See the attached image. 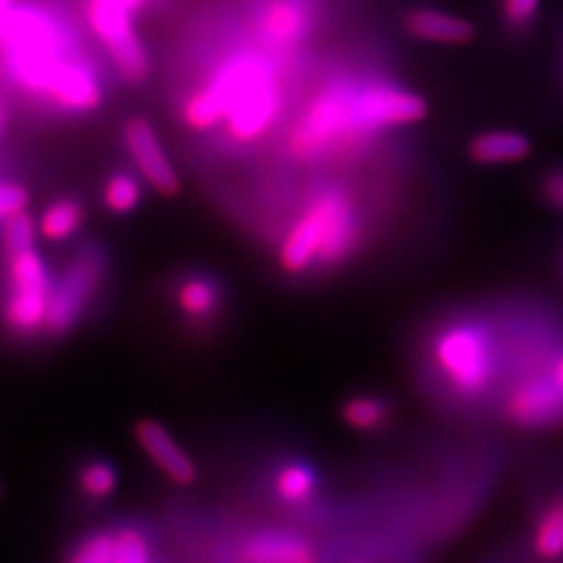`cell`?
Wrapping results in <instances>:
<instances>
[{
    "mask_svg": "<svg viewBox=\"0 0 563 563\" xmlns=\"http://www.w3.org/2000/svg\"><path fill=\"white\" fill-rule=\"evenodd\" d=\"M146 3L148 0H87L85 5L87 24L125 82L146 80L151 70L148 52L134 29V14Z\"/></svg>",
    "mask_w": 563,
    "mask_h": 563,
    "instance_id": "obj_6",
    "label": "cell"
},
{
    "mask_svg": "<svg viewBox=\"0 0 563 563\" xmlns=\"http://www.w3.org/2000/svg\"><path fill=\"white\" fill-rule=\"evenodd\" d=\"M507 418L519 428H544L563 418V393L552 376L519 380L505 399Z\"/></svg>",
    "mask_w": 563,
    "mask_h": 563,
    "instance_id": "obj_11",
    "label": "cell"
},
{
    "mask_svg": "<svg viewBox=\"0 0 563 563\" xmlns=\"http://www.w3.org/2000/svg\"><path fill=\"white\" fill-rule=\"evenodd\" d=\"M115 548H118V536L97 533L80 544L70 563H113Z\"/></svg>",
    "mask_w": 563,
    "mask_h": 563,
    "instance_id": "obj_26",
    "label": "cell"
},
{
    "mask_svg": "<svg viewBox=\"0 0 563 563\" xmlns=\"http://www.w3.org/2000/svg\"><path fill=\"white\" fill-rule=\"evenodd\" d=\"M390 409L380 397L357 395L343 404V420L357 432H374L385 426Z\"/></svg>",
    "mask_w": 563,
    "mask_h": 563,
    "instance_id": "obj_21",
    "label": "cell"
},
{
    "mask_svg": "<svg viewBox=\"0 0 563 563\" xmlns=\"http://www.w3.org/2000/svg\"><path fill=\"white\" fill-rule=\"evenodd\" d=\"M550 376H552V380L556 383L559 390L563 393V355L552 364V368H550Z\"/></svg>",
    "mask_w": 563,
    "mask_h": 563,
    "instance_id": "obj_30",
    "label": "cell"
},
{
    "mask_svg": "<svg viewBox=\"0 0 563 563\" xmlns=\"http://www.w3.org/2000/svg\"><path fill=\"white\" fill-rule=\"evenodd\" d=\"M357 111L366 132L416 125L428 115V103L420 95L390 82L357 87Z\"/></svg>",
    "mask_w": 563,
    "mask_h": 563,
    "instance_id": "obj_9",
    "label": "cell"
},
{
    "mask_svg": "<svg viewBox=\"0 0 563 563\" xmlns=\"http://www.w3.org/2000/svg\"><path fill=\"white\" fill-rule=\"evenodd\" d=\"M0 57L26 92L68 113H90L101 103L95 68L76 57L64 26L38 8H14Z\"/></svg>",
    "mask_w": 563,
    "mask_h": 563,
    "instance_id": "obj_1",
    "label": "cell"
},
{
    "mask_svg": "<svg viewBox=\"0 0 563 563\" xmlns=\"http://www.w3.org/2000/svg\"><path fill=\"white\" fill-rule=\"evenodd\" d=\"M14 8H16L14 0H0V49H3V41H5V33H8Z\"/></svg>",
    "mask_w": 563,
    "mask_h": 563,
    "instance_id": "obj_29",
    "label": "cell"
},
{
    "mask_svg": "<svg viewBox=\"0 0 563 563\" xmlns=\"http://www.w3.org/2000/svg\"><path fill=\"white\" fill-rule=\"evenodd\" d=\"M368 134L357 111V87L333 85L317 95L289 136V148L298 161L317 157Z\"/></svg>",
    "mask_w": 563,
    "mask_h": 563,
    "instance_id": "obj_4",
    "label": "cell"
},
{
    "mask_svg": "<svg viewBox=\"0 0 563 563\" xmlns=\"http://www.w3.org/2000/svg\"><path fill=\"white\" fill-rule=\"evenodd\" d=\"M3 132H5V111L0 109V136H3Z\"/></svg>",
    "mask_w": 563,
    "mask_h": 563,
    "instance_id": "obj_31",
    "label": "cell"
},
{
    "mask_svg": "<svg viewBox=\"0 0 563 563\" xmlns=\"http://www.w3.org/2000/svg\"><path fill=\"white\" fill-rule=\"evenodd\" d=\"M314 490H317V474L308 465L291 463L279 470L277 493L285 503H291V505L306 503Z\"/></svg>",
    "mask_w": 563,
    "mask_h": 563,
    "instance_id": "obj_22",
    "label": "cell"
},
{
    "mask_svg": "<svg viewBox=\"0 0 563 563\" xmlns=\"http://www.w3.org/2000/svg\"><path fill=\"white\" fill-rule=\"evenodd\" d=\"M467 153L484 167L515 165L531 155V141L517 130H486L470 141Z\"/></svg>",
    "mask_w": 563,
    "mask_h": 563,
    "instance_id": "obj_15",
    "label": "cell"
},
{
    "mask_svg": "<svg viewBox=\"0 0 563 563\" xmlns=\"http://www.w3.org/2000/svg\"><path fill=\"white\" fill-rule=\"evenodd\" d=\"M542 196L552 207L563 211V169H554L542 179Z\"/></svg>",
    "mask_w": 563,
    "mask_h": 563,
    "instance_id": "obj_28",
    "label": "cell"
},
{
    "mask_svg": "<svg viewBox=\"0 0 563 563\" xmlns=\"http://www.w3.org/2000/svg\"><path fill=\"white\" fill-rule=\"evenodd\" d=\"M312 26V16L301 0H273L261 12V38L275 49L301 45Z\"/></svg>",
    "mask_w": 563,
    "mask_h": 563,
    "instance_id": "obj_13",
    "label": "cell"
},
{
    "mask_svg": "<svg viewBox=\"0 0 563 563\" xmlns=\"http://www.w3.org/2000/svg\"><path fill=\"white\" fill-rule=\"evenodd\" d=\"M362 235L357 207L347 192L329 188L317 196L282 238L279 266L289 275H301L322 263L345 261L357 250Z\"/></svg>",
    "mask_w": 563,
    "mask_h": 563,
    "instance_id": "obj_3",
    "label": "cell"
},
{
    "mask_svg": "<svg viewBox=\"0 0 563 563\" xmlns=\"http://www.w3.org/2000/svg\"><path fill=\"white\" fill-rule=\"evenodd\" d=\"M29 207V192L24 186L12 181H0V221L24 214Z\"/></svg>",
    "mask_w": 563,
    "mask_h": 563,
    "instance_id": "obj_27",
    "label": "cell"
},
{
    "mask_svg": "<svg viewBox=\"0 0 563 563\" xmlns=\"http://www.w3.org/2000/svg\"><path fill=\"white\" fill-rule=\"evenodd\" d=\"M542 0H500V20L512 33H523L538 20Z\"/></svg>",
    "mask_w": 563,
    "mask_h": 563,
    "instance_id": "obj_25",
    "label": "cell"
},
{
    "mask_svg": "<svg viewBox=\"0 0 563 563\" xmlns=\"http://www.w3.org/2000/svg\"><path fill=\"white\" fill-rule=\"evenodd\" d=\"M122 141H125V148L136 167V174L155 192H161V196L167 198L174 196V192H179V174H176L172 161L165 153L161 136H157L148 120H128L125 130H122Z\"/></svg>",
    "mask_w": 563,
    "mask_h": 563,
    "instance_id": "obj_10",
    "label": "cell"
},
{
    "mask_svg": "<svg viewBox=\"0 0 563 563\" xmlns=\"http://www.w3.org/2000/svg\"><path fill=\"white\" fill-rule=\"evenodd\" d=\"M103 205L113 214H132V211L141 205L144 198V188H141V179L130 172H115L103 184Z\"/></svg>",
    "mask_w": 563,
    "mask_h": 563,
    "instance_id": "obj_20",
    "label": "cell"
},
{
    "mask_svg": "<svg viewBox=\"0 0 563 563\" xmlns=\"http://www.w3.org/2000/svg\"><path fill=\"white\" fill-rule=\"evenodd\" d=\"M176 306L190 320L205 322L217 314L221 306V289L217 287L214 279L205 275H190L176 289Z\"/></svg>",
    "mask_w": 563,
    "mask_h": 563,
    "instance_id": "obj_17",
    "label": "cell"
},
{
    "mask_svg": "<svg viewBox=\"0 0 563 563\" xmlns=\"http://www.w3.org/2000/svg\"><path fill=\"white\" fill-rule=\"evenodd\" d=\"M533 550L544 561L563 556V493L542 509L533 531Z\"/></svg>",
    "mask_w": 563,
    "mask_h": 563,
    "instance_id": "obj_18",
    "label": "cell"
},
{
    "mask_svg": "<svg viewBox=\"0 0 563 563\" xmlns=\"http://www.w3.org/2000/svg\"><path fill=\"white\" fill-rule=\"evenodd\" d=\"M434 368L461 397H482L496 374V352L488 331L463 322L449 327L432 347Z\"/></svg>",
    "mask_w": 563,
    "mask_h": 563,
    "instance_id": "obj_5",
    "label": "cell"
},
{
    "mask_svg": "<svg viewBox=\"0 0 563 563\" xmlns=\"http://www.w3.org/2000/svg\"><path fill=\"white\" fill-rule=\"evenodd\" d=\"M78 486L90 500H103L113 496L118 486V472L113 465L103 461L87 463L78 474Z\"/></svg>",
    "mask_w": 563,
    "mask_h": 563,
    "instance_id": "obj_23",
    "label": "cell"
},
{
    "mask_svg": "<svg viewBox=\"0 0 563 563\" xmlns=\"http://www.w3.org/2000/svg\"><path fill=\"white\" fill-rule=\"evenodd\" d=\"M82 225V207L76 200H57L45 207L38 219V231L47 242H66Z\"/></svg>",
    "mask_w": 563,
    "mask_h": 563,
    "instance_id": "obj_19",
    "label": "cell"
},
{
    "mask_svg": "<svg viewBox=\"0 0 563 563\" xmlns=\"http://www.w3.org/2000/svg\"><path fill=\"white\" fill-rule=\"evenodd\" d=\"M55 282L49 277L43 256L29 250L8 256V298L3 317L5 324L22 336L45 329L47 308Z\"/></svg>",
    "mask_w": 563,
    "mask_h": 563,
    "instance_id": "obj_7",
    "label": "cell"
},
{
    "mask_svg": "<svg viewBox=\"0 0 563 563\" xmlns=\"http://www.w3.org/2000/svg\"><path fill=\"white\" fill-rule=\"evenodd\" d=\"M101 277L103 258L95 250H87L70 261L52 287L45 331L52 336H64L74 329L95 298Z\"/></svg>",
    "mask_w": 563,
    "mask_h": 563,
    "instance_id": "obj_8",
    "label": "cell"
},
{
    "mask_svg": "<svg viewBox=\"0 0 563 563\" xmlns=\"http://www.w3.org/2000/svg\"><path fill=\"white\" fill-rule=\"evenodd\" d=\"M279 115V87L273 66L258 55H238L192 92L184 103V122L192 132L219 125L238 144L266 136Z\"/></svg>",
    "mask_w": 563,
    "mask_h": 563,
    "instance_id": "obj_2",
    "label": "cell"
},
{
    "mask_svg": "<svg viewBox=\"0 0 563 563\" xmlns=\"http://www.w3.org/2000/svg\"><path fill=\"white\" fill-rule=\"evenodd\" d=\"M312 550L291 533H261L246 542L244 563H312Z\"/></svg>",
    "mask_w": 563,
    "mask_h": 563,
    "instance_id": "obj_16",
    "label": "cell"
},
{
    "mask_svg": "<svg viewBox=\"0 0 563 563\" xmlns=\"http://www.w3.org/2000/svg\"><path fill=\"white\" fill-rule=\"evenodd\" d=\"M134 437L139 446L151 457L153 465L161 470L165 477L179 486H190L198 477L196 463L190 461L188 453L179 446V442L167 432L165 426L155 420H141L134 428Z\"/></svg>",
    "mask_w": 563,
    "mask_h": 563,
    "instance_id": "obj_12",
    "label": "cell"
},
{
    "mask_svg": "<svg viewBox=\"0 0 563 563\" xmlns=\"http://www.w3.org/2000/svg\"><path fill=\"white\" fill-rule=\"evenodd\" d=\"M38 223H35L26 211L24 214H16L3 223V244L5 254H20L35 250V238H38Z\"/></svg>",
    "mask_w": 563,
    "mask_h": 563,
    "instance_id": "obj_24",
    "label": "cell"
},
{
    "mask_svg": "<svg viewBox=\"0 0 563 563\" xmlns=\"http://www.w3.org/2000/svg\"><path fill=\"white\" fill-rule=\"evenodd\" d=\"M404 29L416 41L432 45H467L474 38V26L465 20L444 10L416 8L404 20Z\"/></svg>",
    "mask_w": 563,
    "mask_h": 563,
    "instance_id": "obj_14",
    "label": "cell"
}]
</instances>
